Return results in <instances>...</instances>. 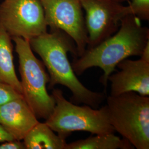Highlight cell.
Masks as SVG:
<instances>
[{
  "instance_id": "1",
  "label": "cell",
  "mask_w": 149,
  "mask_h": 149,
  "mask_svg": "<svg viewBox=\"0 0 149 149\" xmlns=\"http://www.w3.org/2000/svg\"><path fill=\"white\" fill-rule=\"evenodd\" d=\"M33 52L41 58L49 76V88L63 86L71 92L70 101L98 108L106 98L104 92L91 90L77 77L68 58V53L77 58L75 44L72 38L61 30L50 31L29 40Z\"/></svg>"
},
{
  "instance_id": "2",
  "label": "cell",
  "mask_w": 149,
  "mask_h": 149,
  "mask_svg": "<svg viewBox=\"0 0 149 149\" xmlns=\"http://www.w3.org/2000/svg\"><path fill=\"white\" fill-rule=\"evenodd\" d=\"M149 42V29L133 15L124 16L117 31L93 48L87 49L71 63L76 75L97 67L103 71L100 82L105 88L108 77L114 72L118 64L130 56H140Z\"/></svg>"
},
{
  "instance_id": "3",
  "label": "cell",
  "mask_w": 149,
  "mask_h": 149,
  "mask_svg": "<svg viewBox=\"0 0 149 149\" xmlns=\"http://www.w3.org/2000/svg\"><path fill=\"white\" fill-rule=\"evenodd\" d=\"M109 122L115 132L137 149H149V97L129 92L107 97Z\"/></svg>"
},
{
  "instance_id": "4",
  "label": "cell",
  "mask_w": 149,
  "mask_h": 149,
  "mask_svg": "<svg viewBox=\"0 0 149 149\" xmlns=\"http://www.w3.org/2000/svg\"><path fill=\"white\" fill-rule=\"evenodd\" d=\"M52 90L55 106L45 123L60 136L66 139L79 131L92 134L115 133L104 106L99 109L86 104L80 106L68 101L60 89L54 88Z\"/></svg>"
},
{
  "instance_id": "5",
  "label": "cell",
  "mask_w": 149,
  "mask_h": 149,
  "mask_svg": "<svg viewBox=\"0 0 149 149\" xmlns=\"http://www.w3.org/2000/svg\"><path fill=\"white\" fill-rule=\"evenodd\" d=\"M12 40L15 43L18 56L22 95L38 119L45 120L55 106L53 97L48 93L47 88L49 74L43 61L34 55L29 40L19 37L12 38Z\"/></svg>"
},
{
  "instance_id": "6",
  "label": "cell",
  "mask_w": 149,
  "mask_h": 149,
  "mask_svg": "<svg viewBox=\"0 0 149 149\" xmlns=\"http://www.w3.org/2000/svg\"><path fill=\"white\" fill-rule=\"evenodd\" d=\"M0 26L11 37L29 40L47 32L40 0H4L0 4Z\"/></svg>"
},
{
  "instance_id": "7",
  "label": "cell",
  "mask_w": 149,
  "mask_h": 149,
  "mask_svg": "<svg viewBox=\"0 0 149 149\" xmlns=\"http://www.w3.org/2000/svg\"><path fill=\"white\" fill-rule=\"evenodd\" d=\"M40 1L47 26L50 31H63L71 38L77 58L81 56L87 49L88 36L80 0Z\"/></svg>"
},
{
  "instance_id": "8",
  "label": "cell",
  "mask_w": 149,
  "mask_h": 149,
  "mask_svg": "<svg viewBox=\"0 0 149 149\" xmlns=\"http://www.w3.org/2000/svg\"><path fill=\"white\" fill-rule=\"evenodd\" d=\"M85 11L87 49L93 48L117 32L121 19L128 15L127 6L118 0H80Z\"/></svg>"
},
{
  "instance_id": "9",
  "label": "cell",
  "mask_w": 149,
  "mask_h": 149,
  "mask_svg": "<svg viewBox=\"0 0 149 149\" xmlns=\"http://www.w3.org/2000/svg\"><path fill=\"white\" fill-rule=\"evenodd\" d=\"M119 69L108 77L111 96H118L129 92L141 96H149V42L140 59H126L117 66Z\"/></svg>"
},
{
  "instance_id": "10",
  "label": "cell",
  "mask_w": 149,
  "mask_h": 149,
  "mask_svg": "<svg viewBox=\"0 0 149 149\" xmlns=\"http://www.w3.org/2000/svg\"><path fill=\"white\" fill-rule=\"evenodd\" d=\"M38 122L23 97L0 106V125L15 140L22 141Z\"/></svg>"
},
{
  "instance_id": "11",
  "label": "cell",
  "mask_w": 149,
  "mask_h": 149,
  "mask_svg": "<svg viewBox=\"0 0 149 149\" xmlns=\"http://www.w3.org/2000/svg\"><path fill=\"white\" fill-rule=\"evenodd\" d=\"M45 123H38L22 140L26 149H65L67 143Z\"/></svg>"
},
{
  "instance_id": "12",
  "label": "cell",
  "mask_w": 149,
  "mask_h": 149,
  "mask_svg": "<svg viewBox=\"0 0 149 149\" xmlns=\"http://www.w3.org/2000/svg\"><path fill=\"white\" fill-rule=\"evenodd\" d=\"M11 40L0 26V82L11 86L22 95L21 82L16 74Z\"/></svg>"
},
{
  "instance_id": "13",
  "label": "cell",
  "mask_w": 149,
  "mask_h": 149,
  "mask_svg": "<svg viewBox=\"0 0 149 149\" xmlns=\"http://www.w3.org/2000/svg\"><path fill=\"white\" fill-rule=\"evenodd\" d=\"M66 144L65 149H133L127 140L120 138L114 133L95 134Z\"/></svg>"
},
{
  "instance_id": "14",
  "label": "cell",
  "mask_w": 149,
  "mask_h": 149,
  "mask_svg": "<svg viewBox=\"0 0 149 149\" xmlns=\"http://www.w3.org/2000/svg\"><path fill=\"white\" fill-rule=\"evenodd\" d=\"M128 15H133L140 20H149V0H128Z\"/></svg>"
},
{
  "instance_id": "15",
  "label": "cell",
  "mask_w": 149,
  "mask_h": 149,
  "mask_svg": "<svg viewBox=\"0 0 149 149\" xmlns=\"http://www.w3.org/2000/svg\"><path fill=\"white\" fill-rule=\"evenodd\" d=\"M23 97L11 86L0 82V106L8 102Z\"/></svg>"
},
{
  "instance_id": "16",
  "label": "cell",
  "mask_w": 149,
  "mask_h": 149,
  "mask_svg": "<svg viewBox=\"0 0 149 149\" xmlns=\"http://www.w3.org/2000/svg\"><path fill=\"white\" fill-rule=\"evenodd\" d=\"M0 149H26V147L22 140L13 139L2 143Z\"/></svg>"
},
{
  "instance_id": "17",
  "label": "cell",
  "mask_w": 149,
  "mask_h": 149,
  "mask_svg": "<svg viewBox=\"0 0 149 149\" xmlns=\"http://www.w3.org/2000/svg\"><path fill=\"white\" fill-rule=\"evenodd\" d=\"M10 134L8 133L3 127L0 125V143H3L6 141L13 140Z\"/></svg>"
},
{
  "instance_id": "18",
  "label": "cell",
  "mask_w": 149,
  "mask_h": 149,
  "mask_svg": "<svg viewBox=\"0 0 149 149\" xmlns=\"http://www.w3.org/2000/svg\"><path fill=\"white\" fill-rule=\"evenodd\" d=\"M120 3H123L124 2H127L128 0H118Z\"/></svg>"
}]
</instances>
